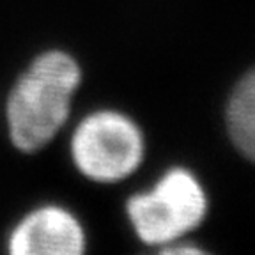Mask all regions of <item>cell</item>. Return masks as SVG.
Returning a JSON list of instances; mask_svg holds the SVG:
<instances>
[{
    "mask_svg": "<svg viewBox=\"0 0 255 255\" xmlns=\"http://www.w3.org/2000/svg\"><path fill=\"white\" fill-rule=\"evenodd\" d=\"M78 84L80 68L68 53L48 52L34 60L7 98L9 135L16 147L37 151L55 136Z\"/></svg>",
    "mask_w": 255,
    "mask_h": 255,
    "instance_id": "obj_1",
    "label": "cell"
},
{
    "mask_svg": "<svg viewBox=\"0 0 255 255\" xmlns=\"http://www.w3.org/2000/svg\"><path fill=\"white\" fill-rule=\"evenodd\" d=\"M84 245L80 223L60 207L34 211L9 238V252L14 255H80Z\"/></svg>",
    "mask_w": 255,
    "mask_h": 255,
    "instance_id": "obj_4",
    "label": "cell"
},
{
    "mask_svg": "<svg viewBox=\"0 0 255 255\" xmlns=\"http://www.w3.org/2000/svg\"><path fill=\"white\" fill-rule=\"evenodd\" d=\"M128 213L145 243L167 245L202 222L206 195L190 172L175 168L167 172L152 191L131 197Z\"/></svg>",
    "mask_w": 255,
    "mask_h": 255,
    "instance_id": "obj_2",
    "label": "cell"
},
{
    "mask_svg": "<svg viewBox=\"0 0 255 255\" xmlns=\"http://www.w3.org/2000/svg\"><path fill=\"white\" fill-rule=\"evenodd\" d=\"M227 121L239 151L255 161V69L236 87L229 103Z\"/></svg>",
    "mask_w": 255,
    "mask_h": 255,
    "instance_id": "obj_5",
    "label": "cell"
},
{
    "mask_svg": "<svg viewBox=\"0 0 255 255\" xmlns=\"http://www.w3.org/2000/svg\"><path fill=\"white\" fill-rule=\"evenodd\" d=\"M71 149L82 174L112 183L136 170L143 156V140L128 117L117 112H98L80 123Z\"/></svg>",
    "mask_w": 255,
    "mask_h": 255,
    "instance_id": "obj_3",
    "label": "cell"
}]
</instances>
